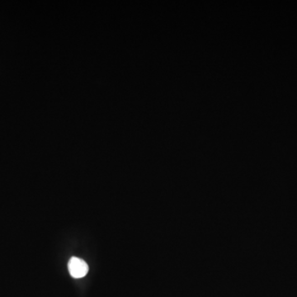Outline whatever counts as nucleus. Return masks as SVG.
I'll use <instances>...</instances> for the list:
<instances>
[{"mask_svg":"<svg viewBox=\"0 0 297 297\" xmlns=\"http://www.w3.org/2000/svg\"><path fill=\"white\" fill-rule=\"evenodd\" d=\"M69 272L74 278H81L85 277L88 272V266L84 261L80 258L72 257L68 263Z\"/></svg>","mask_w":297,"mask_h":297,"instance_id":"f257e3e1","label":"nucleus"}]
</instances>
